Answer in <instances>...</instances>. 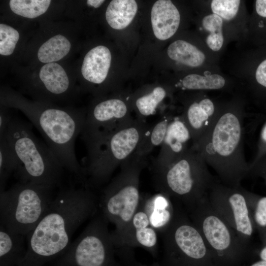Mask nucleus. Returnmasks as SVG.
Instances as JSON below:
<instances>
[{
  "instance_id": "obj_32",
  "label": "nucleus",
  "mask_w": 266,
  "mask_h": 266,
  "mask_svg": "<svg viewBox=\"0 0 266 266\" xmlns=\"http://www.w3.org/2000/svg\"><path fill=\"white\" fill-rule=\"evenodd\" d=\"M19 38L18 31L3 24H0V54L3 56L11 55L14 51Z\"/></svg>"
},
{
  "instance_id": "obj_29",
  "label": "nucleus",
  "mask_w": 266,
  "mask_h": 266,
  "mask_svg": "<svg viewBox=\"0 0 266 266\" xmlns=\"http://www.w3.org/2000/svg\"><path fill=\"white\" fill-rule=\"evenodd\" d=\"M223 20L213 13L206 15L202 20V27L209 33L206 38V44L214 51L220 50L223 45Z\"/></svg>"
},
{
  "instance_id": "obj_38",
  "label": "nucleus",
  "mask_w": 266,
  "mask_h": 266,
  "mask_svg": "<svg viewBox=\"0 0 266 266\" xmlns=\"http://www.w3.org/2000/svg\"><path fill=\"white\" fill-rule=\"evenodd\" d=\"M259 233L262 242V246L259 252V256L261 260L266 261V228H256Z\"/></svg>"
},
{
  "instance_id": "obj_4",
  "label": "nucleus",
  "mask_w": 266,
  "mask_h": 266,
  "mask_svg": "<svg viewBox=\"0 0 266 266\" xmlns=\"http://www.w3.org/2000/svg\"><path fill=\"white\" fill-rule=\"evenodd\" d=\"M147 164L146 157L134 153L121 165L119 172L106 186L98 200L100 214L114 226L111 233L116 248L120 247L139 207L140 177Z\"/></svg>"
},
{
  "instance_id": "obj_33",
  "label": "nucleus",
  "mask_w": 266,
  "mask_h": 266,
  "mask_svg": "<svg viewBox=\"0 0 266 266\" xmlns=\"http://www.w3.org/2000/svg\"><path fill=\"white\" fill-rule=\"evenodd\" d=\"M240 4V1L238 0H213L211 8L213 14L223 20L230 21L237 15Z\"/></svg>"
},
{
  "instance_id": "obj_24",
  "label": "nucleus",
  "mask_w": 266,
  "mask_h": 266,
  "mask_svg": "<svg viewBox=\"0 0 266 266\" xmlns=\"http://www.w3.org/2000/svg\"><path fill=\"white\" fill-rule=\"evenodd\" d=\"M171 120L169 117H164L152 126L148 127L135 153L141 156L146 157L156 147L161 146Z\"/></svg>"
},
{
  "instance_id": "obj_14",
  "label": "nucleus",
  "mask_w": 266,
  "mask_h": 266,
  "mask_svg": "<svg viewBox=\"0 0 266 266\" xmlns=\"http://www.w3.org/2000/svg\"><path fill=\"white\" fill-rule=\"evenodd\" d=\"M221 109L213 100L204 96L187 104L180 117L190 133L192 143L210 128Z\"/></svg>"
},
{
  "instance_id": "obj_3",
  "label": "nucleus",
  "mask_w": 266,
  "mask_h": 266,
  "mask_svg": "<svg viewBox=\"0 0 266 266\" xmlns=\"http://www.w3.org/2000/svg\"><path fill=\"white\" fill-rule=\"evenodd\" d=\"M148 128L145 120L131 118L85 144V186L97 187L107 182L115 169L135 153Z\"/></svg>"
},
{
  "instance_id": "obj_21",
  "label": "nucleus",
  "mask_w": 266,
  "mask_h": 266,
  "mask_svg": "<svg viewBox=\"0 0 266 266\" xmlns=\"http://www.w3.org/2000/svg\"><path fill=\"white\" fill-rule=\"evenodd\" d=\"M137 11V4L134 0H113L108 5L106 20L115 30H122L128 26Z\"/></svg>"
},
{
  "instance_id": "obj_16",
  "label": "nucleus",
  "mask_w": 266,
  "mask_h": 266,
  "mask_svg": "<svg viewBox=\"0 0 266 266\" xmlns=\"http://www.w3.org/2000/svg\"><path fill=\"white\" fill-rule=\"evenodd\" d=\"M157 243V232L150 226L147 214L139 206L119 248L140 247L155 256Z\"/></svg>"
},
{
  "instance_id": "obj_35",
  "label": "nucleus",
  "mask_w": 266,
  "mask_h": 266,
  "mask_svg": "<svg viewBox=\"0 0 266 266\" xmlns=\"http://www.w3.org/2000/svg\"><path fill=\"white\" fill-rule=\"evenodd\" d=\"M255 17L257 40L261 43L266 44V0L255 1Z\"/></svg>"
},
{
  "instance_id": "obj_19",
  "label": "nucleus",
  "mask_w": 266,
  "mask_h": 266,
  "mask_svg": "<svg viewBox=\"0 0 266 266\" xmlns=\"http://www.w3.org/2000/svg\"><path fill=\"white\" fill-rule=\"evenodd\" d=\"M111 53L108 48L99 45L90 50L85 55L81 73L87 81L96 84L105 79L110 66Z\"/></svg>"
},
{
  "instance_id": "obj_36",
  "label": "nucleus",
  "mask_w": 266,
  "mask_h": 266,
  "mask_svg": "<svg viewBox=\"0 0 266 266\" xmlns=\"http://www.w3.org/2000/svg\"><path fill=\"white\" fill-rule=\"evenodd\" d=\"M260 124L262 125L257 144L256 153L252 163L266 155V112L264 115L261 116Z\"/></svg>"
},
{
  "instance_id": "obj_17",
  "label": "nucleus",
  "mask_w": 266,
  "mask_h": 266,
  "mask_svg": "<svg viewBox=\"0 0 266 266\" xmlns=\"http://www.w3.org/2000/svg\"><path fill=\"white\" fill-rule=\"evenodd\" d=\"M152 27L155 37L166 40L177 31L180 24L179 12L169 0H159L153 4L151 13Z\"/></svg>"
},
{
  "instance_id": "obj_6",
  "label": "nucleus",
  "mask_w": 266,
  "mask_h": 266,
  "mask_svg": "<svg viewBox=\"0 0 266 266\" xmlns=\"http://www.w3.org/2000/svg\"><path fill=\"white\" fill-rule=\"evenodd\" d=\"M3 135L18 159L15 172L20 182L53 187L60 184L64 168L48 146L35 135L30 124L12 118Z\"/></svg>"
},
{
  "instance_id": "obj_27",
  "label": "nucleus",
  "mask_w": 266,
  "mask_h": 266,
  "mask_svg": "<svg viewBox=\"0 0 266 266\" xmlns=\"http://www.w3.org/2000/svg\"><path fill=\"white\" fill-rule=\"evenodd\" d=\"M226 85L225 79L217 74L200 75L191 74L183 78L180 86L188 90H219Z\"/></svg>"
},
{
  "instance_id": "obj_31",
  "label": "nucleus",
  "mask_w": 266,
  "mask_h": 266,
  "mask_svg": "<svg viewBox=\"0 0 266 266\" xmlns=\"http://www.w3.org/2000/svg\"><path fill=\"white\" fill-rule=\"evenodd\" d=\"M248 206L255 229L266 228V196L245 189Z\"/></svg>"
},
{
  "instance_id": "obj_12",
  "label": "nucleus",
  "mask_w": 266,
  "mask_h": 266,
  "mask_svg": "<svg viewBox=\"0 0 266 266\" xmlns=\"http://www.w3.org/2000/svg\"><path fill=\"white\" fill-rule=\"evenodd\" d=\"M208 200L219 215L243 239L250 242L255 229L245 189L231 187L218 182L212 186Z\"/></svg>"
},
{
  "instance_id": "obj_8",
  "label": "nucleus",
  "mask_w": 266,
  "mask_h": 266,
  "mask_svg": "<svg viewBox=\"0 0 266 266\" xmlns=\"http://www.w3.org/2000/svg\"><path fill=\"white\" fill-rule=\"evenodd\" d=\"M53 187L31 182L15 184L0 193V225L27 236L43 217L54 197Z\"/></svg>"
},
{
  "instance_id": "obj_26",
  "label": "nucleus",
  "mask_w": 266,
  "mask_h": 266,
  "mask_svg": "<svg viewBox=\"0 0 266 266\" xmlns=\"http://www.w3.org/2000/svg\"><path fill=\"white\" fill-rule=\"evenodd\" d=\"M166 96L165 89L157 86L150 92L137 97L134 105L138 114V118L144 120V118L155 114L158 105Z\"/></svg>"
},
{
  "instance_id": "obj_39",
  "label": "nucleus",
  "mask_w": 266,
  "mask_h": 266,
  "mask_svg": "<svg viewBox=\"0 0 266 266\" xmlns=\"http://www.w3.org/2000/svg\"><path fill=\"white\" fill-rule=\"evenodd\" d=\"M12 118L2 111L0 114V136H2L11 121Z\"/></svg>"
},
{
  "instance_id": "obj_1",
  "label": "nucleus",
  "mask_w": 266,
  "mask_h": 266,
  "mask_svg": "<svg viewBox=\"0 0 266 266\" xmlns=\"http://www.w3.org/2000/svg\"><path fill=\"white\" fill-rule=\"evenodd\" d=\"M98 200L87 187L61 190L26 236L27 251L18 266H43L67 250L75 231L97 213Z\"/></svg>"
},
{
  "instance_id": "obj_2",
  "label": "nucleus",
  "mask_w": 266,
  "mask_h": 266,
  "mask_svg": "<svg viewBox=\"0 0 266 266\" xmlns=\"http://www.w3.org/2000/svg\"><path fill=\"white\" fill-rule=\"evenodd\" d=\"M244 114L237 104L221 108L194 148L217 174L221 183L239 187L249 175V164L244 152Z\"/></svg>"
},
{
  "instance_id": "obj_15",
  "label": "nucleus",
  "mask_w": 266,
  "mask_h": 266,
  "mask_svg": "<svg viewBox=\"0 0 266 266\" xmlns=\"http://www.w3.org/2000/svg\"><path fill=\"white\" fill-rule=\"evenodd\" d=\"M190 140V133L181 117L171 119L151 169L160 168L172 163L191 146H189Z\"/></svg>"
},
{
  "instance_id": "obj_34",
  "label": "nucleus",
  "mask_w": 266,
  "mask_h": 266,
  "mask_svg": "<svg viewBox=\"0 0 266 266\" xmlns=\"http://www.w3.org/2000/svg\"><path fill=\"white\" fill-rule=\"evenodd\" d=\"M264 51L266 54H263L258 60L254 74V94L261 101L266 100V50Z\"/></svg>"
},
{
  "instance_id": "obj_28",
  "label": "nucleus",
  "mask_w": 266,
  "mask_h": 266,
  "mask_svg": "<svg viewBox=\"0 0 266 266\" xmlns=\"http://www.w3.org/2000/svg\"><path fill=\"white\" fill-rule=\"evenodd\" d=\"M18 159L4 135L0 136V191L4 190L6 180L16 171Z\"/></svg>"
},
{
  "instance_id": "obj_37",
  "label": "nucleus",
  "mask_w": 266,
  "mask_h": 266,
  "mask_svg": "<svg viewBox=\"0 0 266 266\" xmlns=\"http://www.w3.org/2000/svg\"><path fill=\"white\" fill-rule=\"evenodd\" d=\"M249 175L261 178L266 186V155L249 164Z\"/></svg>"
},
{
  "instance_id": "obj_5",
  "label": "nucleus",
  "mask_w": 266,
  "mask_h": 266,
  "mask_svg": "<svg viewBox=\"0 0 266 266\" xmlns=\"http://www.w3.org/2000/svg\"><path fill=\"white\" fill-rule=\"evenodd\" d=\"M200 155L191 146L169 165L151 169L158 193L184 205L187 210L203 198L217 182Z\"/></svg>"
},
{
  "instance_id": "obj_9",
  "label": "nucleus",
  "mask_w": 266,
  "mask_h": 266,
  "mask_svg": "<svg viewBox=\"0 0 266 266\" xmlns=\"http://www.w3.org/2000/svg\"><path fill=\"white\" fill-rule=\"evenodd\" d=\"M162 266H211L212 255L186 212L174 204L173 217L160 233Z\"/></svg>"
},
{
  "instance_id": "obj_20",
  "label": "nucleus",
  "mask_w": 266,
  "mask_h": 266,
  "mask_svg": "<svg viewBox=\"0 0 266 266\" xmlns=\"http://www.w3.org/2000/svg\"><path fill=\"white\" fill-rule=\"evenodd\" d=\"M26 236L0 225V266H18L27 251Z\"/></svg>"
},
{
  "instance_id": "obj_40",
  "label": "nucleus",
  "mask_w": 266,
  "mask_h": 266,
  "mask_svg": "<svg viewBox=\"0 0 266 266\" xmlns=\"http://www.w3.org/2000/svg\"><path fill=\"white\" fill-rule=\"evenodd\" d=\"M104 1V0H88L87 1V3L89 6H93L95 8H98L100 6Z\"/></svg>"
},
{
  "instance_id": "obj_13",
  "label": "nucleus",
  "mask_w": 266,
  "mask_h": 266,
  "mask_svg": "<svg viewBox=\"0 0 266 266\" xmlns=\"http://www.w3.org/2000/svg\"><path fill=\"white\" fill-rule=\"evenodd\" d=\"M125 100L111 98L97 103L86 116L81 137L85 144L114 130L132 117Z\"/></svg>"
},
{
  "instance_id": "obj_22",
  "label": "nucleus",
  "mask_w": 266,
  "mask_h": 266,
  "mask_svg": "<svg viewBox=\"0 0 266 266\" xmlns=\"http://www.w3.org/2000/svg\"><path fill=\"white\" fill-rule=\"evenodd\" d=\"M39 77L46 90L54 95L66 93L69 88V80L64 69L56 63H47L40 69Z\"/></svg>"
},
{
  "instance_id": "obj_7",
  "label": "nucleus",
  "mask_w": 266,
  "mask_h": 266,
  "mask_svg": "<svg viewBox=\"0 0 266 266\" xmlns=\"http://www.w3.org/2000/svg\"><path fill=\"white\" fill-rule=\"evenodd\" d=\"M22 108L63 168L75 174L84 184L83 166L75 154V142L81 133L86 115L50 107Z\"/></svg>"
},
{
  "instance_id": "obj_30",
  "label": "nucleus",
  "mask_w": 266,
  "mask_h": 266,
  "mask_svg": "<svg viewBox=\"0 0 266 266\" xmlns=\"http://www.w3.org/2000/svg\"><path fill=\"white\" fill-rule=\"evenodd\" d=\"M51 3L49 0H11L9 5L16 14L28 18H34L45 13Z\"/></svg>"
},
{
  "instance_id": "obj_18",
  "label": "nucleus",
  "mask_w": 266,
  "mask_h": 266,
  "mask_svg": "<svg viewBox=\"0 0 266 266\" xmlns=\"http://www.w3.org/2000/svg\"><path fill=\"white\" fill-rule=\"evenodd\" d=\"M139 206L147 214L150 226L159 233L173 217L174 204L169 197L160 193L145 198L141 197Z\"/></svg>"
},
{
  "instance_id": "obj_10",
  "label": "nucleus",
  "mask_w": 266,
  "mask_h": 266,
  "mask_svg": "<svg viewBox=\"0 0 266 266\" xmlns=\"http://www.w3.org/2000/svg\"><path fill=\"white\" fill-rule=\"evenodd\" d=\"M108 224L101 214L94 216L54 266H123Z\"/></svg>"
},
{
  "instance_id": "obj_11",
  "label": "nucleus",
  "mask_w": 266,
  "mask_h": 266,
  "mask_svg": "<svg viewBox=\"0 0 266 266\" xmlns=\"http://www.w3.org/2000/svg\"><path fill=\"white\" fill-rule=\"evenodd\" d=\"M186 211L201 234L213 258L229 263L240 258L248 251L250 242L219 215L208 196Z\"/></svg>"
},
{
  "instance_id": "obj_25",
  "label": "nucleus",
  "mask_w": 266,
  "mask_h": 266,
  "mask_svg": "<svg viewBox=\"0 0 266 266\" xmlns=\"http://www.w3.org/2000/svg\"><path fill=\"white\" fill-rule=\"evenodd\" d=\"M70 47V43L68 39L62 35L58 34L50 38L40 47L37 57L42 63H54L66 56Z\"/></svg>"
},
{
  "instance_id": "obj_23",
  "label": "nucleus",
  "mask_w": 266,
  "mask_h": 266,
  "mask_svg": "<svg viewBox=\"0 0 266 266\" xmlns=\"http://www.w3.org/2000/svg\"><path fill=\"white\" fill-rule=\"evenodd\" d=\"M167 55L171 60L193 67L202 65L205 59L202 51L182 40H177L171 43L167 49Z\"/></svg>"
},
{
  "instance_id": "obj_41",
  "label": "nucleus",
  "mask_w": 266,
  "mask_h": 266,
  "mask_svg": "<svg viewBox=\"0 0 266 266\" xmlns=\"http://www.w3.org/2000/svg\"><path fill=\"white\" fill-rule=\"evenodd\" d=\"M250 266H266V261L260 260L252 264Z\"/></svg>"
}]
</instances>
